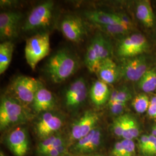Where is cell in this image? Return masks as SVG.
Instances as JSON below:
<instances>
[{"label":"cell","instance_id":"1","mask_svg":"<svg viewBox=\"0 0 156 156\" xmlns=\"http://www.w3.org/2000/svg\"><path fill=\"white\" fill-rule=\"evenodd\" d=\"M79 64L75 56L69 50H57L50 57L45 65V72L55 83L63 82L78 69Z\"/></svg>","mask_w":156,"mask_h":156},{"label":"cell","instance_id":"2","mask_svg":"<svg viewBox=\"0 0 156 156\" xmlns=\"http://www.w3.org/2000/svg\"><path fill=\"white\" fill-rule=\"evenodd\" d=\"M111 42L102 34L97 33L92 38L84 57V64L90 73H96L101 62L111 58Z\"/></svg>","mask_w":156,"mask_h":156},{"label":"cell","instance_id":"3","mask_svg":"<svg viewBox=\"0 0 156 156\" xmlns=\"http://www.w3.org/2000/svg\"><path fill=\"white\" fill-rule=\"evenodd\" d=\"M28 119L27 113L19 101L10 96H5L1 98L0 105L1 129L19 123H25Z\"/></svg>","mask_w":156,"mask_h":156},{"label":"cell","instance_id":"4","mask_svg":"<svg viewBox=\"0 0 156 156\" xmlns=\"http://www.w3.org/2000/svg\"><path fill=\"white\" fill-rule=\"evenodd\" d=\"M50 38L47 33H40L29 38L25 46V57L28 66L35 69L38 63L50 53Z\"/></svg>","mask_w":156,"mask_h":156},{"label":"cell","instance_id":"5","mask_svg":"<svg viewBox=\"0 0 156 156\" xmlns=\"http://www.w3.org/2000/svg\"><path fill=\"white\" fill-rule=\"evenodd\" d=\"M42 87V83L37 79L19 76L12 81L9 91L14 95V98L21 104L28 105L32 104L35 95Z\"/></svg>","mask_w":156,"mask_h":156},{"label":"cell","instance_id":"6","mask_svg":"<svg viewBox=\"0 0 156 156\" xmlns=\"http://www.w3.org/2000/svg\"><path fill=\"white\" fill-rule=\"evenodd\" d=\"M55 4L46 1L35 6L29 13L22 30L29 32L49 27L53 17Z\"/></svg>","mask_w":156,"mask_h":156},{"label":"cell","instance_id":"7","mask_svg":"<svg viewBox=\"0 0 156 156\" xmlns=\"http://www.w3.org/2000/svg\"><path fill=\"white\" fill-rule=\"evenodd\" d=\"M149 48V43L145 36L141 34H133L118 43L116 53L117 56L126 59L142 55Z\"/></svg>","mask_w":156,"mask_h":156},{"label":"cell","instance_id":"8","mask_svg":"<svg viewBox=\"0 0 156 156\" xmlns=\"http://www.w3.org/2000/svg\"><path fill=\"white\" fill-rule=\"evenodd\" d=\"M22 14L15 11H5L0 14V37L4 41H12L17 37Z\"/></svg>","mask_w":156,"mask_h":156},{"label":"cell","instance_id":"9","mask_svg":"<svg viewBox=\"0 0 156 156\" xmlns=\"http://www.w3.org/2000/svg\"><path fill=\"white\" fill-rule=\"evenodd\" d=\"M122 78L131 82L139 81L148 70V62L144 55L124 59L120 66Z\"/></svg>","mask_w":156,"mask_h":156},{"label":"cell","instance_id":"10","mask_svg":"<svg viewBox=\"0 0 156 156\" xmlns=\"http://www.w3.org/2000/svg\"><path fill=\"white\" fill-rule=\"evenodd\" d=\"M88 95V87L83 78H78L66 90L65 104L69 109H76L86 100Z\"/></svg>","mask_w":156,"mask_h":156},{"label":"cell","instance_id":"11","mask_svg":"<svg viewBox=\"0 0 156 156\" xmlns=\"http://www.w3.org/2000/svg\"><path fill=\"white\" fill-rule=\"evenodd\" d=\"M62 33L68 40L78 43L81 42L86 34L82 20L75 15H67L60 23Z\"/></svg>","mask_w":156,"mask_h":156},{"label":"cell","instance_id":"12","mask_svg":"<svg viewBox=\"0 0 156 156\" xmlns=\"http://www.w3.org/2000/svg\"><path fill=\"white\" fill-rule=\"evenodd\" d=\"M62 117L51 112H46L36 123L35 129L40 139L44 140L56 134L62 127Z\"/></svg>","mask_w":156,"mask_h":156},{"label":"cell","instance_id":"13","mask_svg":"<svg viewBox=\"0 0 156 156\" xmlns=\"http://www.w3.org/2000/svg\"><path fill=\"white\" fill-rule=\"evenodd\" d=\"M99 117L97 113L88 111L85 112L73 123L71 131V138L73 140L81 139L95 128Z\"/></svg>","mask_w":156,"mask_h":156},{"label":"cell","instance_id":"14","mask_svg":"<svg viewBox=\"0 0 156 156\" xmlns=\"http://www.w3.org/2000/svg\"><path fill=\"white\" fill-rule=\"evenodd\" d=\"M9 149L16 156H24L29 148L28 134L25 128L18 127L11 131L6 137Z\"/></svg>","mask_w":156,"mask_h":156},{"label":"cell","instance_id":"15","mask_svg":"<svg viewBox=\"0 0 156 156\" xmlns=\"http://www.w3.org/2000/svg\"><path fill=\"white\" fill-rule=\"evenodd\" d=\"M95 73L100 80L107 84L115 83L122 77L120 66H117L111 58H107L102 62Z\"/></svg>","mask_w":156,"mask_h":156},{"label":"cell","instance_id":"16","mask_svg":"<svg viewBox=\"0 0 156 156\" xmlns=\"http://www.w3.org/2000/svg\"><path fill=\"white\" fill-rule=\"evenodd\" d=\"M32 107L34 112L40 113L50 112L56 106V100L49 90L42 87L35 95Z\"/></svg>","mask_w":156,"mask_h":156},{"label":"cell","instance_id":"17","mask_svg":"<svg viewBox=\"0 0 156 156\" xmlns=\"http://www.w3.org/2000/svg\"><path fill=\"white\" fill-rule=\"evenodd\" d=\"M111 93L108 84L98 80L92 84L90 90V97L95 105L100 106L108 101Z\"/></svg>","mask_w":156,"mask_h":156},{"label":"cell","instance_id":"18","mask_svg":"<svg viewBox=\"0 0 156 156\" xmlns=\"http://www.w3.org/2000/svg\"><path fill=\"white\" fill-rule=\"evenodd\" d=\"M84 15L89 21L93 23L94 25L101 26L122 24L117 13H108L102 11H90L86 12Z\"/></svg>","mask_w":156,"mask_h":156},{"label":"cell","instance_id":"19","mask_svg":"<svg viewBox=\"0 0 156 156\" xmlns=\"http://www.w3.org/2000/svg\"><path fill=\"white\" fill-rule=\"evenodd\" d=\"M136 16L147 28L152 27L154 22V15L149 1H142L136 8Z\"/></svg>","mask_w":156,"mask_h":156},{"label":"cell","instance_id":"20","mask_svg":"<svg viewBox=\"0 0 156 156\" xmlns=\"http://www.w3.org/2000/svg\"><path fill=\"white\" fill-rule=\"evenodd\" d=\"M14 44L12 41H4L0 44V74L5 73L11 62Z\"/></svg>","mask_w":156,"mask_h":156},{"label":"cell","instance_id":"21","mask_svg":"<svg viewBox=\"0 0 156 156\" xmlns=\"http://www.w3.org/2000/svg\"><path fill=\"white\" fill-rule=\"evenodd\" d=\"M138 86L146 93H152L156 90V69H148L138 81Z\"/></svg>","mask_w":156,"mask_h":156},{"label":"cell","instance_id":"22","mask_svg":"<svg viewBox=\"0 0 156 156\" xmlns=\"http://www.w3.org/2000/svg\"><path fill=\"white\" fill-rule=\"evenodd\" d=\"M98 28L106 33L112 35H126L129 33L132 28L128 26L122 24H116L111 25H95Z\"/></svg>","mask_w":156,"mask_h":156},{"label":"cell","instance_id":"23","mask_svg":"<svg viewBox=\"0 0 156 156\" xmlns=\"http://www.w3.org/2000/svg\"><path fill=\"white\" fill-rule=\"evenodd\" d=\"M150 102L149 98L147 95L140 94L134 98L132 104L135 111L140 113H143L147 111Z\"/></svg>","mask_w":156,"mask_h":156},{"label":"cell","instance_id":"24","mask_svg":"<svg viewBox=\"0 0 156 156\" xmlns=\"http://www.w3.org/2000/svg\"><path fill=\"white\" fill-rule=\"evenodd\" d=\"M117 94L115 102L127 103L132 98V94L130 90L126 87L117 89Z\"/></svg>","mask_w":156,"mask_h":156},{"label":"cell","instance_id":"25","mask_svg":"<svg viewBox=\"0 0 156 156\" xmlns=\"http://www.w3.org/2000/svg\"><path fill=\"white\" fill-rule=\"evenodd\" d=\"M60 134H55L53 135L49 138H47L45 140H43L38 145V152L40 154H41L45 150H46L49 146L52 145L55 141L56 140L57 137Z\"/></svg>","mask_w":156,"mask_h":156},{"label":"cell","instance_id":"26","mask_svg":"<svg viewBox=\"0 0 156 156\" xmlns=\"http://www.w3.org/2000/svg\"><path fill=\"white\" fill-rule=\"evenodd\" d=\"M128 124L129 131L132 137L134 138H137L140 135V127L138 123L134 117L128 115Z\"/></svg>","mask_w":156,"mask_h":156},{"label":"cell","instance_id":"27","mask_svg":"<svg viewBox=\"0 0 156 156\" xmlns=\"http://www.w3.org/2000/svg\"><path fill=\"white\" fill-rule=\"evenodd\" d=\"M122 124H123V135L122 137L124 140H133V138L132 137L130 131L129 127L128 124V115H121Z\"/></svg>","mask_w":156,"mask_h":156},{"label":"cell","instance_id":"28","mask_svg":"<svg viewBox=\"0 0 156 156\" xmlns=\"http://www.w3.org/2000/svg\"><path fill=\"white\" fill-rule=\"evenodd\" d=\"M127 105V103H123L120 102H115L110 106H109L110 111L114 115H122L123 112L125 111Z\"/></svg>","mask_w":156,"mask_h":156},{"label":"cell","instance_id":"29","mask_svg":"<svg viewBox=\"0 0 156 156\" xmlns=\"http://www.w3.org/2000/svg\"><path fill=\"white\" fill-rule=\"evenodd\" d=\"M125 151V156H134L135 154V144L133 140H124L122 141Z\"/></svg>","mask_w":156,"mask_h":156},{"label":"cell","instance_id":"30","mask_svg":"<svg viewBox=\"0 0 156 156\" xmlns=\"http://www.w3.org/2000/svg\"><path fill=\"white\" fill-rule=\"evenodd\" d=\"M112 130L114 134L119 137H122L123 124L121 115L116 117L112 124Z\"/></svg>","mask_w":156,"mask_h":156},{"label":"cell","instance_id":"31","mask_svg":"<svg viewBox=\"0 0 156 156\" xmlns=\"http://www.w3.org/2000/svg\"><path fill=\"white\" fill-rule=\"evenodd\" d=\"M67 149L66 145L62 146L61 147H57L55 149L49 151L45 154L43 156H62L67 154Z\"/></svg>","mask_w":156,"mask_h":156},{"label":"cell","instance_id":"32","mask_svg":"<svg viewBox=\"0 0 156 156\" xmlns=\"http://www.w3.org/2000/svg\"><path fill=\"white\" fill-rule=\"evenodd\" d=\"M112 155L113 156H125V151L122 142H118L112 150Z\"/></svg>","mask_w":156,"mask_h":156},{"label":"cell","instance_id":"33","mask_svg":"<svg viewBox=\"0 0 156 156\" xmlns=\"http://www.w3.org/2000/svg\"><path fill=\"white\" fill-rule=\"evenodd\" d=\"M149 135H144L140 137L139 140V147L140 151L144 154L147 149L149 144Z\"/></svg>","mask_w":156,"mask_h":156},{"label":"cell","instance_id":"34","mask_svg":"<svg viewBox=\"0 0 156 156\" xmlns=\"http://www.w3.org/2000/svg\"><path fill=\"white\" fill-rule=\"evenodd\" d=\"M147 114L149 117L153 119L156 118V96L153 97L151 102L147 110Z\"/></svg>","mask_w":156,"mask_h":156},{"label":"cell","instance_id":"35","mask_svg":"<svg viewBox=\"0 0 156 156\" xmlns=\"http://www.w3.org/2000/svg\"><path fill=\"white\" fill-rule=\"evenodd\" d=\"M145 154L146 156H156V139L154 142V144L151 147V149L147 151Z\"/></svg>","mask_w":156,"mask_h":156},{"label":"cell","instance_id":"36","mask_svg":"<svg viewBox=\"0 0 156 156\" xmlns=\"http://www.w3.org/2000/svg\"><path fill=\"white\" fill-rule=\"evenodd\" d=\"M152 135L156 137V124H155L152 128Z\"/></svg>","mask_w":156,"mask_h":156},{"label":"cell","instance_id":"37","mask_svg":"<svg viewBox=\"0 0 156 156\" xmlns=\"http://www.w3.org/2000/svg\"><path fill=\"white\" fill-rule=\"evenodd\" d=\"M0 156H5V155H4V153L1 151V153H0Z\"/></svg>","mask_w":156,"mask_h":156},{"label":"cell","instance_id":"38","mask_svg":"<svg viewBox=\"0 0 156 156\" xmlns=\"http://www.w3.org/2000/svg\"><path fill=\"white\" fill-rule=\"evenodd\" d=\"M99 156V155H96V156Z\"/></svg>","mask_w":156,"mask_h":156},{"label":"cell","instance_id":"39","mask_svg":"<svg viewBox=\"0 0 156 156\" xmlns=\"http://www.w3.org/2000/svg\"><path fill=\"white\" fill-rule=\"evenodd\" d=\"M69 156L68 155H67V154H66V155H64V156Z\"/></svg>","mask_w":156,"mask_h":156}]
</instances>
